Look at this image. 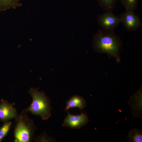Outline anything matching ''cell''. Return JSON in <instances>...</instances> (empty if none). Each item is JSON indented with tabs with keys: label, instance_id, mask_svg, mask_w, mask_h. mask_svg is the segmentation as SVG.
<instances>
[{
	"label": "cell",
	"instance_id": "1",
	"mask_svg": "<svg viewBox=\"0 0 142 142\" xmlns=\"http://www.w3.org/2000/svg\"><path fill=\"white\" fill-rule=\"evenodd\" d=\"M92 45L96 52L105 53L120 62L122 42L114 30L99 29L94 35Z\"/></svg>",
	"mask_w": 142,
	"mask_h": 142
},
{
	"label": "cell",
	"instance_id": "2",
	"mask_svg": "<svg viewBox=\"0 0 142 142\" xmlns=\"http://www.w3.org/2000/svg\"><path fill=\"white\" fill-rule=\"evenodd\" d=\"M28 93L32 98V102L29 107L23 111L39 116L43 120L48 119L51 115L49 99L44 92L36 88H31Z\"/></svg>",
	"mask_w": 142,
	"mask_h": 142
},
{
	"label": "cell",
	"instance_id": "3",
	"mask_svg": "<svg viewBox=\"0 0 142 142\" xmlns=\"http://www.w3.org/2000/svg\"><path fill=\"white\" fill-rule=\"evenodd\" d=\"M27 113L23 110L15 119L14 134L15 142H30L34 139L37 128Z\"/></svg>",
	"mask_w": 142,
	"mask_h": 142
},
{
	"label": "cell",
	"instance_id": "4",
	"mask_svg": "<svg viewBox=\"0 0 142 142\" xmlns=\"http://www.w3.org/2000/svg\"><path fill=\"white\" fill-rule=\"evenodd\" d=\"M134 11H126L120 14L119 17L121 23L129 32L136 31L142 26V23L139 16Z\"/></svg>",
	"mask_w": 142,
	"mask_h": 142
},
{
	"label": "cell",
	"instance_id": "5",
	"mask_svg": "<svg viewBox=\"0 0 142 142\" xmlns=\"http://www.w3.org/2000/svg\"><path fill=\"white\" fill-rule=\"evenodd\" d=\"M98 25L102 28L114 30L121 23L119 17L112 12H105L99 15L97 18Z\"/></svg>",
	"mask_w": 142,
	"mask_h": 142
},
{
	"label": "cell",
	"instance_id": "6",
	"mask_svg": "<svg viewBox=\"0 0 142 142\" xmlns=\"http://www.w3.org/2000/svg\"><path fill=\"white\" fill-rule=\"evenodd\" d=\"M88 121L87 114L82 113L79 115L70 114L68 112L67 115L65 118L62 126L72 128H79L86 125Z\"/></svg>",
	"mask_w": 142,
	"mask_h": 142
},
{
	"label": "cell",
	"instance_id": "7",
	"mask_svg": "<svg viewBox=\"0 0 142 142\" xmlns=\"http://www.w3.org/2000/svg\"><path fill=\"white\" fill-rule=\"evenodd\" d=\"M142 87L130 97L128 104L130 106L133 115L135 117H141Z\"/></svg>",
	"mask_w": 142,
	"mask_h": 142
},
{
	"label": "cell",
	"instance_id": "8",
	"mask_svg": "<svg viewBox=\"0 0 142 142\" xmlns=\"http://www.w3.org/2000/svg\"><path fill=\"white\" fill-rule=\"evenodd\" d=\"M18 114L13 104L2 99L0 103V120L5 122L15 119Z\"/></svg>",
	"mask_w": 142,
	"mask_h": 142
},
{
	"label": "cell",
	"instance_id": "9",
	"mask_svg": "<svg viewBox=\"0 0 142 142\" xmlns=\"http://www.w3.org/2000/svg\"><path fill=\"white\" fill-rule=\"evenodd\" d=\"M86 106V102L82 97L74 95L67 101L64 110L67 111L71 108H78L82 110Z\"/></svg>",
	"mask_w": 142,
	"mask_h": 142
},
{
	"label": "cell",
	"instance_id": "10",
	"mask_svg": "<svg viewBox=\"0 0 142 142\" xmlns=\"http://www.w3.org/2000/svg\"><path fill=\"white\" fill-rule=\"evenodd\" d=\"M23 0H0V11H4L11 8L21 7Z\"/></svg>",
	"mask_w": 142,
	"mask_h": 142
},
{
	"label": "cell",
	"instance_id": "11",
	"mask_svg": "<svg viewBox=\"0 0 142 142\" xmlns=\"http://www.w3.org/2000/svg\"><path fill=\"white\" fill-rule=\"evenodd\" d=\"M127 139L131 142H141L142 131L135 128L131 129L128 132Z\"/></svg>",
	"mask_w": 142,
	"mask_h": 142
},
{
	"label": "cell",
	"instance_id": "12",
	"mask_svg": "<svg viewBox=\"0 0 142 142\" xmlns=\"http://www.w3.org/2000/svg\"><path fill=\"white\" fill-rule=\"evenodd\" d=\"M99 5L105 12H112L117 0H97Z\"/></svg>",
	"mask_w": 142,
	"mask_h": 142
},
{
	"label": "cell",
	"instance_id": "13",
	"mask_svg": "<svg viewBox=\"0 0 142 142\" xmlns=\"http://www.w3.org/2000/svg\"><path fill=\"white\" fill-rule=\"evenodd\" d=\"M139 0H119L126 11H134L137 9Z\"/></svg>",
	"mask_w": 142,
	"mask_h": 142
},
{
	"label": "cell",
	"instance_id": "14",
	"mask_svg": "<svg viewBox=\"0 0 142 142\" xmlns=\"http://www.w3.org/2000/svg\"><path fill=\"white\" fill-rule=\"evenodd\" d=\"M12 122L8 121L4 122L0 127V142H2L7 135L11 126Z\"/></svg>",
	"mask_w": 142,
	"mask_h": 142
},
{
	"label": "cell",
	"instance_id": "15",
	"mask_svg": "<svg viewBox=\"0 0 142 142\" xmlns=\"http://www.w3.org/2000/svg\"><path fill=\"white\" fill-rule=\"evenodd\" d=\"M34 139L35 141L39 142L50 141H52V139H50L49 137L45 134L41 135Z\"/></svg>",
	"mask_w": 142,
	"mask_h": 142
}]
</instances>
